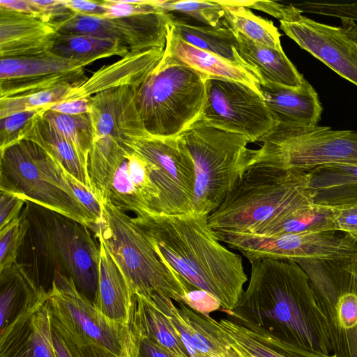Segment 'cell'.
<instances>
[{"label": "cell", "instance_id": "cell-43", "mask_svg": "<svg viewBox=\"0 0 357 357\" xmlns=\"http://www.w3.org/2000/svg\"><path fill=\"white\" fill-rule=\"evenodd\" d=\"M128 327L129 344L134 357H177L155 341Z\"/></svg>", "mask_w": 357, "mask_h": 357}, {"label": "cell", "instance_id": "cell-2", "mask_svg": "<svg viewBox=\"0 0 357 357\" xmlns=\"http://www.w3.org/2000/svg\"><path fill=\"white\" fill-rule=\"evenodd\" d=\"M160 259L194 287L232 311L248 280L242 258L216 238L208 216L144 213L132 218Z\"/></svg>", "mask_w": 357, "mask_h": 357}, {"label": "cell", "instance_id": "cell-46", "mask_svg": "<svg viewBox=\"0 0 357 357\" xmlns=\"http://www.w3.org/2000/svg\"><path fill=\"white\" fill-rule=\"evenodd\" d=\"M185 304L204 314H209L211 312L221 308L220 304L213 296L198 289L188 293Z\"/></svg>", "mask_w": 357, "mask_h": 357}, {"label": "cell", "instance_id": "cell-13", "mask_svg": "<svg viewBox=\"0 0 357 357\" xmlns=\"http://www.w3.org/2000/svg\"><path fill=\"white\" fill-rule=\"evenodd\" d=\"M337 231L289 234L271 237L214 234L250 262L260 259H280L299 264L305 261H344L357 257V242Z\"/></svg>", "mask_w": 357, "mask_h": 357}, {"label": "cell", "instance_id": "cell-10", "mask_svg": "<svg viewBox=\"0 0 357 357\" xmlns=\"http://www.w3.org/2000/svg\"><path fill=\"white\" fill-rule=\"evenodd\" d=\"M41 147L19 139L0 150V190L70 218L91 230L96 222L73 197L51 183L39 165Z\"/></svg>", "mask_w": 357, "mask_h": 357}, {"label": "cell", "instance_id": "cell-11", "mask_svg": "<svg viewBox=\"0 0 357 357\" xmlns=\"http://www.w3.org/2000/svg\"><path fill=\"white\" fill-rule=\"evenodd\" d=\"M127 150L144 158L151 177L160 192V213H191L195 188V165L179 136L158 137L151 135L126 145Z\"/></svg>", "mask_w": 357, "mask_h": 357}, {"label": "cell", "instance_id": "cell-28", "mask_svg": "<svg viewBox=\"0 0 357 357\" xmlns=\"http://www.w3.org/2000/svg\"><path fill=\"white\" fill-rule=\"evenodd\" d=\"M43 110L24 125L19 133V139L30 140L37 144L93 192L88 171L82 165L75 148L43 117Z\"/></svg>", "mask_w": 357, "mask_h": 357}, {"label": "cell", "instance_id": "cell-1", "mask_svg": "<svg viewBox=\"0 0 357 357\" xmlns=\"http://www.w3.org/2000/svg\"><path fill=\"white\" fill-rule=\"evenodd\" d=\"M250 264L246 289L232 311L223 312L307 349L334 354L328 320L305 270L280 259Z\"/></svg>", "mask_w": 357, "mask_h": 357}, {"label": "cell", "instance_id": "cell-18", "mask_svg": "<svg viewBox=\"0 0 357 357\" xmlns=\"http://www.w3.org/2000/svg\"><path fill=\"white\" fill-rule=\"evenodd\" d=\"M163 54L162 48L129 52L118 61L101 67L82 84L73 86L65 100L90 98L123 86H139L159 64Z\"/></svg>", "mask_w": 357, "mask_h": 357}, {"label": "cell", "instance_id": "cell-26", "mask_svg": "<svg viewBox=\"0 0 357 357\" xmlns=\"http://www.w3.org/2000/svg\"><path fill=\"white\" fill-rule=\"evenodd\" d=\"M307 175L314 204L335 208L357 205V165H324Z\"/></svg>", "mask_w": 357, "mask_h": 357}, {"label": "cell", "instance_id": "cell-6", "mask_svg": "<svg viewBox=\"0 0 357 357\" xmlns=\"http://www.w3.org/2000/svg\"><path fill=\"white\" fill-rule=\"evenodd\" d=\"M179 137L195 165L194 213L208 216L222 203L250 165V139L239 134L209 126L197 120Z\"/></svg>", "mask_w": 357, "mask_h": 357}, {"label": "cell", "instance_id": "cell-24", "mask_svg": "<svg viewBox=\"0 0 357 357\" xmlns=\"http://www.w3.org/2000/svg\"><path fill=\"white\" fill-rule=\"evenodd\" d=\"M47 291L17 262L0 272V333L37 305Z\"/></svg>", "mask_w": 357, "mask_h": 357}, {"label": "cell", "instance_id": "cell-35", "mask_svg": "<svg viewBox=\"0 0 357 357\" xmlns=\"http://www.w3.org/2000/svg\"><path fill=\"white\" fill-rule=\"evenodd\" d=\"M151 299L169 319L191 357H217L209 341L171 298L155 294Z\"/></svg>", "mask_w": 357, "mask_h": 357}, {"label": "cell", "instance_id": "cell-47", "mask_svg": "<svg viewBox=\"0 0 357 357\" xmlns=\"http://www.w3.org/2000/svg\"><path fill=\"white\" fill-rule=\"evenodd\" d=\"M91 97L82 99L68 100L47 106L45 109L52 110L68 115H77L90 113Z\"/></svg>", "mask_w": 357, "mask_h": 357}, {"label": "cell", "instance_id": "cell-30", "mask_svg": "<svg viewBox=\"0 0 357 357\" xmlns=\"http://www.w3.org/2000/svg\"><path fill=\"white\" fill-rule=\"evenodd\" d=\"M335 218V207L312 203L292 211L249 236L271 237L289 234L337 231Z\"/></svg>", "mask_w": 357, "mask_h": 357}, {"label": "cell", "instance_id": "cell-31", "mask_svg": "<svg viewBox=\"0 0 357 357\" xmlns=\"http://www.w3.org/2000/svg\"><path fill=\"white\" fill-rule=\"evenodd\" d=\"M51 52L58 56L86 66L95 61L129 53L128 48L109 38L86 34H60Z\"/></svg>", "mask_w": 357, "mask_h": 357}, {"label": "cell", "instance_id": "cell-38", "mask_svg": "<svg viewBox=\"0 0 357 357\" xmlns=\"http://www.w3.org/2000/svg\"><path fill=\"white\" fill-rule=\"evenodd\" d=\"M51 327L56 357H119L56 319Z\"/></svg>", "mask_w": 357, "mask_h": 357}, {"label": "cell", "instance_id": "cell-45", "mask_svg": "<svg viewBox=\"0 0 357 357\" xmlns=\"http://www.w3.org/2000/svg\"><path fill=\"white\" fill-rule=\"evenodd\" d=\"M26 201L7 191L0 190V229L20 217Z\"/></svg>", "mask_w": 357, "mask_h": 357}, {"label": "cell", "instance_id": "cell-51", "mask_svg": "<svg viewBox=\"0 0 357 357\" xmlns=\"http://www.w3.org/2000/svg\"><path fill=\"white\" fill-rule=\"evenodd\" d=\"M342 268L357 282V257L342 261Z\"/></svg>", "mask_w": 357, "mask_h": 357}, {"label": "cell", "instance_id": "cell-27", "mask_svg": "<svg viewBox=\"0 0 357 357\" xmlns=\"http://www.w3.org/2000/svg\"><path fill=\"white\" fill-rule=\"evenodd\" d=\"M128 326L177 357H191L169 319L151 298L133 295Z\"/></svg>", "mask_w": 357, "mask_h": 357}, {"label": "cell", "instance_id": "cell-42", "mask_svg": "<svg viewBox=\"0 0 357 357\" xmlns=\"http://www.w3.org/2000/svg\"><path fill=\"white\" fill-rule=\"evenodd\" d=\"M43 109L21 112L0 119V150L19 140V133L24 125Z\"/></svg>", "mask_w": 357, "mask_h": 357}, {"label": "cell", "instance_id": "cell-17", "mask_svg": "<svg viewBox=\"0 0 357 357\" xmlns=\"http://www.w3.org/2000/svg\"><path fill=\"white\" fill-rule=\"evenodd\" d=\"M59 33L41 18L0 6V57L13 58L52 50Z\"/></svg>", "mask_w": 357, "mask_h": 357}, {"label": "cell", "instance_id": "cell-52", "mask_svg": "<svg viewBox=\"0 0 357 357\" xmlns=\"http://www.w3.org/2000/svg\"><path fill=\"white\" fill-rule=\"evenodd\" d=\"M341 208H343L349 212L356 213L357 214V205L355 206H346V207H342Z\"/></svg>", "mask_w": 357, "mask_h": 357}, {"label": "cell", "instance_id": "cell-9", "mask_svg": "<svg viewBox=\"0 0 357 357\" xmlns=\"http://www.w3.org/2000/svg\"><path fill=\"white\" fill-rule=\"evenodd\" d=\"M253 150L250 165L264 164L309 172L333 164L357 165V132L328 126L276 125Z\"/></svg>", "mask_w": 357, "mask_h": 357}, {"label": "cell", "instance_id": "cell-15", "mask_svg": "<svg viewBox=\"0 0 357 357\" xmlns=\"http://www.w3.org/2000/svg\"><path fill=\"white\" fill-rule=\"evenodd\" d=\"M300 10L280 29L301 48L307 51L342 78L357 87V24L342 19L332 26L302 15Z\"/></svg>", "mask_w": 357, "mask_h": 357}, {"label": "cell", "instance_id": "cell-5", "mask_svg": "<svg viewBox=\"0 0 357 357\" xmlns=\"http://www.w3.org/2000/svg\"><path fill=\"white\" fill-rule=\"evenodd\" d=\"M102 206L101 221L92 230L104 240L132 294L149 298L161 294L185 303L188 293L197 288L160 259L132 217L108 199Z\"/></svg>", "mask_w": 357, "mask_h": 357}, {"label": "cell", "instance_id": "cell-3", "mask_svg": "<svg viewBox=\"0 0 357 357\" xmlns=\"http://www.w3.org/2000/svg\"><path fill=\"white\" fill-rule=\"evenodd\" d=\"M312 203L307 172L252 164L208 216V223L214 234L253 235Z\"/></svg>", "mask_w": 357, "mask_h": 357}, {"label": "cell", "instance_id": "cell-4", "mask_svg": "<svg viewBox=\"0 0 357 357\" xmlns=\"http://www.w3.org/2000/svg\"><path fill=\"white\" fill-rule=\"evenodd\" d=\"M25 240L31 243L35 272L50 268L70 278L78 290L93 303L98 277L100 247L89 228L59 213L26 202ZM35 272L31 275L35 273Z\"/></svg>", "mask_w": 357, "mask_h": 357}, {"label": "cell", "instance_id": "cell-19", "mask_svg": "<svg viewBox=\"0 0 357 357\" xmlns=\"http://www.w3.org/2000/svg\"><path fill=\"white\" fill-rule=\"evenodd\" d=\"M46 296L0 333V357H56Z\"/></svg>", "mask_w": 357, "mask_h": 357}, {"label": "cell", "instance_id": "cell-12", "mask_svg": "<svg viewBox=\"0 0 357 357\" xmlns=\"http://www.w3.org/2000/svg\"><path fill=\"white\" fill-rule=\"evenodd\" d=\"M205 98L198 120L222 130L259 140L275 123L261 95L248 85L232 80L204 81Z\"/></svg>", "mask_w": 357, "mask_h": 357}, {"label": "cell", "instance_id": "cell-34", "mask_svg": "<svg viewBox=\"0 0 357 357\" xmlns=\"http://www.w3.org/2000/svg\"><path fill=\"white\" fill-rule=\"evenodd\" d=\"M42 114L57 132L73 146L82 165L87 169L89 154L93 139L90 113L68 115L44 109Z\"/></svg>", "mask_w": 357, "mask_h": 357}, {"label": "cell", "instance_id": "cell-25", "mask_svg": "<svg viewBox=\"0 0 357 357\" xmlns=\"http://www.w3.org/2000/svg\"><path fill=\"white\" fill-rule=\"evenodd\" d=\"M234 33L241 57L253 69L259 82L290 88H299L305 84L306 79L286 56L282 47L259 44L241 33Z\"/></svg>", "mask_w": 357, "mask_h": 357}, {"label": "cell", "instance_id": "cell-22", "mask_svg": "<svg viewBox=\"0 0 357 357\" xmlns=\"http://www.w3.org/2000/svg\"><path fill=\"white\" fill-rule=\"evenodd\" d=\"M217 324L227 341L250 357H338L314 351L246 323L229 312Z\"/></svg>", "mask_w": 357, "mask_h": 357}, {"label": "cell", "instance_id": "cell-29", "mask_svg": "<svg viewBox=\"0 0 357 357\" xmlns=\"http://www.w3.org/2000/svg\"><path fill=\"white\" fill-rule=\"evenodd\" d=\"M169 24L187 43L219 56L258 79L253 69L241 57L236 34L229 29L222 26H198L177 20L170 21Z\"/></svg>", "mask_w": 357, "mask_h": 357}, {"label": "cell", "instance_id": "cell-23", "mask_svg": "<svg viewBox=\"0 0 357 357\" xmlns=\"http://www.w3.org/2000/svg\"><path fill=\"white\" fill-rule=\"evenodd\" d=\"M100 247L98 287L93 303L105 316L128 325L132 294L128 281L102 238L96 234Z\"/></svg>", "mask_w": 357, "mask_h": 357}, {"label": "cell", "instance_id": "cell-53", "mask_svg": "<svg viewBox=\"0 0 357 357\" xmlns=\"http://www.w3.org/2000/svg\"><path fill=\"white\" fill-rule=\"evenodd\" d=\"M128 344H129V342H128ZM129 352H130V357H134L132 350L130 349V344H129Z\"/></svg>", "mask_w": 357, "mask_h": 357}, {"label": "cell", "instance_id": "cell-8", "mask_svg": "<svg viewBox=\"0 0 357 357\" xmlns=\"http://www.w3.org/2000/svg\"><path fill=\"white\" fill-rule=\"evenodd\" d=\"M204 98L203 79L161 60L137 89L135 103L149 135L174 137L198 120Z\"/></svg>", "mask_w": 357, "mask_h": 357}, {"label": "cell", "instance_id": "cell-48", "mask_svg": "<svg viewBox=\"0 0 357 357\" xmlns=\"http://www.w3.org/2000/svg\"><path fill=\"white\" fill-rule=\"evenodd\" d=\"M63 3L76 14L102 16L107 9L102 1L61 0Z\"/></svg>", "mask_w": 357, "mask_h": 357}, {"label": "cell", "instance_id": "cell-32", "mask_svg": "<svg viewBox=\"0 0 357 357\" xmlns=\"http://www.w3.org/2000/svg\"><path fill=\"white\" fill-rule=\"evenodd\" d=\"M224 11L222 26L238 33L257 43L273 48L282 47L281 34L271 20L255 15L245 6L231 0H216Z\"/></svg>", "mask_w": 357, "mask_h": 357}, {"label": "cell", "instance_id": "cell-50", "mask_svg": "<svg viewBox=\"0 0 357 357\" xmlns=\"http://www.w3.org/2000/svg\"><path fill=\"white\" fill-rule=\"evenodd\" d=\"M0 6L22 13L35 15L43 20V11L33 0H0Z\"/></svg>", "mask_w": 357, "mask_h": 357}, {"label": "cell", "instance_id": "cell-37", "mask_svg": "<svg viewBox=\"0 0 357 357\" xmlns=\"http://www.w3.org/2000/svg\"><path fill=\"white\" fill-rule=\"evenodd\" d=\"M86 79L82 69L40 77L0 79V98L29 95L62 86H77Z\"/></svg>", "mask_w": 357, "mask_h": 357}, {"label": "cell", "instance_id": "cell-20", "mask_svg": "<svg viewBox=\"0 0 357 357\" xmlns=\"http://www.w3.org/2000/svg\"><path fill=\"white\" fill-rule=\"evenodd\" d=\"M162 60L167 63L184 66L204 81L221 79L245 84L260 93L259 79L248 71L219 56L198 48L181 38L169 24Z\"/></svg>", "mask_w": 357, "mask_h": 357}, {"label": "cell", "instance_id": "cell-33", "mask_svg": "<svg viewBox=\"0 0 357 357\" xmlns=\"http://www.w3.org/2000/svg\"><path fill=\"white\" fill-rule=\"evenodd\" d=\"M86 66L58 56L51 51L28 56L1 58L0 79L45 76L82 70Z\"/></svg>", "mask_w": 357, "mask_h": 357}, {"label": "cell", "instance_id": "cell-36", "mask_svg": "<svg viewBox=\"0 0 357 357\" xmlns=\"http://www.w3.org/2000/svg\"><path fill=\"white\" fill-rule=\"evenodd\" d=\"M158 6L168 14L170 21L177 20L198 26H222L224 11L216 0H158Z\"/></svg>", "mask_w": 357, "mask_h": 357}, {"label": "cell", "instance_id": "cell-44", "mask_svg": "<svg viewBox=\"0 0 357 357\" xmlns=\"http://www.w3.org/2000/svg\"><path fill=\"white\" fill-rule=\"evenodd\" d=\"M231 1L237 5L266 13L280 22L289 20L300 10L292 3L284 5L271 1Z\"/></svg>", "mask_w": 357, "mask_h": 357}, {"label": "cell", "instance_id": "cell-14", "mask_svg": "<svg viewBox=\"0 0 357 357\" xmlns=\"http://www.w3.org/2000/svg\"><path fill=\"white\" fill-rule=\"evenodd\" d=\"M46 303L50 314L76 332L119 357L126 354L128 325L105 316L78 290L70 278L54 272L50 288L47 291Z\"/></svg>", "mask_w": 357, "mask_h": 357}, {"label": "cell", "instance_id": "cell-49", "mask_svg": "<svg viewBox=\"0 0 357 357\" xmlns=\"http://www.w3.org/2000/svg\"><path fill=\"white\" fill-rule=\"evenodd\" d=\"M335 220L337 231L343 232L357 242V214L335 208Z\"/></svg>", "mask_w": 357, "mask_h": 357}, {"label": "cell", "instance_id": "cell-39", "mask_svg": "<svg viewBox=\"0 0 357 357\" xmlns=\"http://www.w3.org/2000/svg\"><path fill=\"white\" fill-rule=\"evenodd\" d=\"M73 86H62L29 95L0 98V119L21 112L45 109L64 101Z\"/></svg>", "mask_w": 357, "mask_h": 357}, {"label": "cell", "instance_id": "cell-7", "mask_svg": "<svg viewBox=\"0 0 357 357\" xmlns=\"http://www.w3.org/2000/svg\"><path fill=\"white\" fill-rule=\"evenodd\" d=\"M138 88L123 86L91 96L93 139L87 169L93 192L101 202L107 197L116 169L126 160V144L149 135L135 103Z\"/></svg>", "mask_w": 357, "mask_h": 357}, {"label": "cell", "instance_id": "cell-16", "mask_svg": "<svg viewBox=\"0 0 357 357\" xmlns=\"http://www.w3.org/2000/svg\"><path fill=\"white\" fill-rule=\"evenodd\" d=\"M169 23V17L165 12L116 18L75 14L62 22L57 30L60 34L109 38L126 46L129 52H139L165 49Z\"/></svg>", "mask_w": 357, "mask_h": 357}, {"label": "cell", "instance_id": "cell-41", "mask_svg": "<svg viewBox=\"0 0 357 357\" xmlns=\"http://www.w3.org/2000/svg\"><path fill=\"white\" fill-rule=\"evenodd\" d=\"M158 0H103L102 3L107 12L102 17L116 18L163 12L158 6Z\"/></svg>", "mask_w": 357, "mask_h": 357}, {"label": "cell", "instance_id": "cell-40", "mask_svg": "<svg viewBox=\"0 0 357 357\" xmlns=\"http://www.w3.org/2000/svg\"><path fill=\"white\" fill-rule=\"evenodd\" d=\"M28 230L25 215H21L0 229V272L17 262Z\"/></svg>", "mask_w": 357, "mask_h": 357}, {"label": "cell", "instance_id": "cell-21", "mask_svg": "<svg viewBox=\"0 0 357 357\" xmlns=\"http://www.w3.org/2000/svg\"><path fill=\"white\" fill-rule=\"evenodd\" d=\"M258 89L275 126H313L319 122L323 107L318 93L307 80L299 88L259 82Z\"/></svg>", "mask_w": 357, "mask_h": 357}]
</instances>
